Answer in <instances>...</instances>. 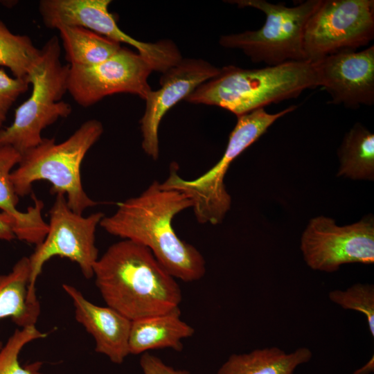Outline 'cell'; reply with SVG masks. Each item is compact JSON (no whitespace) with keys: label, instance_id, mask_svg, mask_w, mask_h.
I'll list each match as a JSON object with an SVG mask.
<instances>
[{"label":"cell","instance_id":"7c38bea8","mask_svg":"<svg viewBox=\"0 0 374 374\" xmlns=\"http://www.w3.org/2000/svg\"><path fill=\"white\" fill-rule=\"evenodd\" d=\"M220 68L195 58H182L176 65L162 73L161 87L149 92L145 109L140 121L141 146L152 159L159 156V127L163 116L175 104L185 99L197 87L216 76Z\"/></svg>","mask_w":374,"mask_h":374},{"label":"cell","instance_id":"4fadbf2b","mask_svg":"<svg viewBox=\"0 0 374 374\" xmlns=\"http://www.w3.org/2000/svg\"><path fill=\"white\" fill-rule=\"evenodd\" d=\"M319 86L330 96L331 103L356 109L374 103V46L343 51L313 63Z\"/></svg>","mask_w":374,"mask_h":374},{"label":"cell","instance_id":"d6986e66","mask_svg":"<svg viewBox=\"0 0 374 374\" xmlns=\"http://www.w3.org/2000/svg\"><path fill=\"white\" fill-rule=\"evenodd\" d=\"M29 277L28 257L20 258L9 273L0 275V319L10 317L21 328L35 326L40 304L28 299ZM2 346L0 341V349Z\"/></svg>","mask_w":374,"mask_h":374},{"label":"cell","instance_id":"8fae6325","mask_svg":"<svg viewBox=\"0 0 374 374\" xmlns=\"http://www.w3.org/2000/svg\"><path fill=\"white\" fill-rule=\"evenodd\" d=\"M152 71L139 53L122 48L98 64L69 65L67 91L84 107L118 93L137 95L145 100L151 91L148 79Z\"/></svg>","mask_w":374,"mask_h":374},{"label":"cell","instance_id":"8992f818","mask_svg":"<svg viewBox=\"0 0 374 374\" xmlns=\"http://www.w3.org/2000/svg\"><path fill=\"white\" fill-rule=\"evenodd\" d=\"M41 50L42 60L28 78L30 96L16 109L12 124L0 130V145L10 146L21 156L42 142L46 127L72 111L62 100L67 91L69 64L62 63L58 37H51Z\"/></svg>","mask_w":374,"mask_h":374},{"label":"cell","instance_id":"6da1fadb","mask_svg":"<svg viewBox=\"0 0 374 374\" xmlns=\"http://www.w3.org/2000/svg\"><path fill=\"white\" fill-rule=\"evenodd\" d=\"M117 206L114 213L101 220L99 225L105 231L149 249L175 278L189 283L204 276V256L179 238L172 227L174 217L193 206L184 193L163 189L154 180L139 195Z\"/></svg>","mask_w":374,"mask_h":374},{"label":"cell","instance_id":"603a6c76","mask_svg":"<svg viewBox=\"0 0 374 374\" xmlns=\"http://www.w3.org/2000/svg\"><path fill=\"white\" fill-rule=\"evenodd\" d=\"M46 336L35 326L17 329L0 349V374H45L40 371L41 362L21 365L19 355L26 344Z\"/></svg>","mask_w":374,"mask_h":374},{"label":"cell","instance_id":"e0dca14e","mask_svg":"<svg viewBox=\"0 0 374 374\" xmlns=\"http://www.w3.org/2000/svg\"><path fill=\"white\" fill-rule=\"evenodd\" d=\"M179 309L132 321L129 351L139 355L148 350L171 348L181 351L183 340L192 337L194 328L181 319Z\"/></svg>","mask_w":374,"mask_h":374},{"label":"cell","instance_id":"9c48e42d","mask_svg":"<svg viewBox=\"0 0 374 374\" xmlns=\"http://www.w3.org/2000/svg\"><path fill=\"white\" fill-rule=\"evenodd\" d=\"M374 37L373 0H321L303 35L306 61L357 51Z\"/></svg>","mask_w":374,"mask_h":374},{"label":"cell","instance_id":"cb8c5ba5","mask_svg":"<svg viewBox=\"0 0 374 374\" xmlns=\"http://www.w3.org/2000/svg\"><path fill=\"white\" fill-rule=\"evenodd\" d=\"M333 303L344 310L362 313L366 318L371 335L374 337V286L356 283L346 290H335L328 294Z\"/></svg>","mask_w":374,"mask_h":374},{"label":"cell","instance_id":"4316f807","mask_svg":"<svg viewBox=\"0 0 374 374\" xmlns=\"http://www.w3.org/2000/svg\"><path fill=\"white\" fill-rule=\"evenodd\" d=\"M15 220L10 215L0 212V240L10 241L15 238L14 233Z\"/></svg>","mask_w":374,"mask_h":374},{"label":"cell","instance_id":"3957f363","mask_svg":"<svg viewBox=\"0 0 374 374\" xmlns=\"http://www.w3.org/2000/svg\"><path fill=\"white\" fill-rule=\"evenodd\" d=\"M319 87L313 63L290 61L260 69L226 66L197 87L184 100L217 106L237 116L265 105L296 98L304 90Z\"/></svg>","mask_w":374,"mask_h":374},{"label":"cell","instance_id":"52a82bcc","mask_svg":"<svg viewBox=\"0 0 374 374\" xmlns=\"http://www.w3.org/2000/svg\"><path fill=\"white\" fill-rule=\"evenodd\" d=\"M321 0H308L296 6L272 3L265 0L226 1L239 8L251 7L265 15L263 26L256 30L222 35L219 43L242 50L254 62L275 66L290 61H306L303 35L306 23Z\"/></svg>","mask_w":374,"mask_h":374},{"label":"cell","instance_id":"484cf974","mask_svg":"<svg viewBox=\"0 0 374 374\" xmlns=\"http://www.w3.org/2000/svg\"><path fill=\"white\" fill-rule=\"evenodd\" d=\"M140 366L143 374H191L185 369H176L147 352L142 354Z\"/></svg>","mask_w":374,"mask_h":374},{"label":"cell","instance_id":"277c9868","mask_svg":"<svg viewBox=\"0 0 374 374\" xmlns=\"http://www.w3.org/2000/svg\"><path fill=\"white\" fill-rule=\"evenodd\" d=\"M103 131L100 121L89 119L62 142L56 143L55 139L44 138L40 144L21 156L10 174L17 195H27L34 182L45 180L51 184V193L65 195L69 207L78 214L98 204L83 189L80 168Z\"/></svg>","mask_w":374,"mask_h":374},{"label":"cell","instance_id":"83f0119b","mask_svg":"<svg viewBox=\"0 0 374 374\" xmlns=\"http://www.w3.org/2000/svg\"><path fill=\"white\" fill-rule=\"evenodd\" d=\"M374 370L373 356L372 358L362 367L354 371L353 374H371Z\"/></svg>","mask_w":374,"mask_h":374},{"label":"cell","instance_id":"9a60e30c","mask_svg":"<svg viewBox=\"0 0 374 374\" xmlns=\"http://www.w3.org/2000/svg\"><path fill=\"white\" fill-rule=\"evenodd\" d=\"M62 287L71 299L75 319L93 337L95 350L114 364H122L130 355L132 321L107 305L90 302L71 285L64 283Z\"/></svg>","mask_w":374,"mask_h":374},{"label":"cell","instance_id":"ac0fdd59","mask_svg":"<svg viewBox=\"0 0 374 374\" xmlns=\"http://www.w3.org/2000/svg\"><path fill=\"white\" fill-rule=\"evenodd\" d=\"M312 357L307 347L290 353L276 346L257 348L231 355L217 374H294L297 367L310 362Z\"/></svg>","mask_w":374,"mask_h":374},{"label":"cell","instance_id":"ffe728a7","mask_svg":"<svg viewBox=\"0 0 374 374\" xmlns=\"http://www.w3.org/2000/svg\"><path fill=\"white\" fill-rule=\"evenodd\" d=\"M57 30L69 65L98 64L122 48L120 43L82 27L64 26Z\"/></svg>","mask_w":374,"mask_h":374},{"label":"cell","instance_id":"2e32d148","mask_svg":"<svg viewBox=\"0 0 374 374\" xmlns=\"http://www.w3.org/2000/svg\"><path fill=\"white\" fill-rule=\"evenodd\" d=\"M21 159V155L13 148L0 145V209L14 219L15 238L37 245L47 233L48 224L42 215L44 203L35 197H33L34 204L26 212L17 209L19 197L15 193L10 174Z\"/></svg>","mask_w":374,"mask_h":374},{"label":"cell","instance_id":"5b68a950","mask_svg":"<svg viewBox=\"0 0 374 374\" xmlns=\"http://www.w3.org/2000/svg\"><path fill=\"white\" fill-rule=\"evenodd\" d=\"M296 108V106L292 105L275 114L260 108L237 116L238 121L229 135L226 148L215 166L199 177L186 180L179 175L177 164L172 163L168 177L160 183V187L184 193L192 202V208L199 223L220 224L231 205V197L224 183L231 163L277 119Z\"/></svg>","mask_w":374,"mask_h":374},{"label":"cell","instance_id":"30bf717a","mask_svg":"<svg viewBox=\"0 0 374 374\" xmlns=\"http://www.w3.org/2000/svg\"><path fill=\"white\" fill-rule=\"evenodd\" d=\"M306 264L314 270L337 271L346 263L374 262V223L371 217L344 226L319 216L310 220L301 239Z\"/></svg>","mask_w":374,"mask_h":374},{"label":"cell","instance_id":"ba28073f","mask_svg":"<svg viewBox=\"0 0 374 374\" xmlns=\"http://www.w3.org/2000/svg\"><path fill=\"white\" fill-rule=\"evenodd\" d=\"M48 231L44 240L28 257L30 277L28 287L30 301H39L36 281L44 265L52 257L66 258L76 262L86 278L93 276V267L98 259L95 233L105 214L97 212L83 217L73 211L62 194L56 195L49 211Z\"/></svg>","mask_w":374,"mask_h":374},{"label":"cell","instance_id":"d4e9b609","mask_svg":"<svg viewBox=\"0 0 374 374\" xmlns=\"http://www.w3.org/2000/svg\"><path fill=\"white\" fill-rule=\"evenodd\" d=\"M30 84L29 78H12L0 69V130L10 109L18 97L28 89Z\"/></svg>","mask_w":374,"mask_h":374},{"label":"cell","instance_id":"7402d4cb","mask_svg":"<svg viewBox=\"0 0 374 374\" xmlns=\"http://www.w3.org/2000/svg\"><path fill=\"white\" fill-rule=\"evenodd\" d=\"M42 60V50L25 35L12 33L0 21V66L8 68L15 78H28Z\"/></svg>","mask_w":374,"mask_h":374},{"label":"cell","instance_id":"5bb4252c","mask_svg":"<svg viewBox=\"0 0 374 374\" xmlns=\"http://www.w3.org/2000/svg\"><path fill=\"white\" fill-rule=\"evenodd\" d=\"M110 3V0H42L39 11L47 28L82 27L132 46L147 62L154 60L159 53V44L136 40L124 33L109 11Z\"/></svg>","mask_w":374,"mask_h":374},{"label":"cell","instance_id":"44dd1931","mask_svg":"<svg viewBox=\"0 0 374 374\" xmlns=\"http://www.w3.org/2000/svg\"><path fill=\"white\" fill-rule=\"evenodd\" d=\"M340 160L338 176L353 179H373L374 135L359 123L344 137L338 150Z\"/></svg>","mask_w":374,"mask_h":374},{"label":"cell","instance_id":"7a4b0ae2","mask_svg":"<svg viewBox=\"0 0 374 374\" xmlns=\"http://www.w3.org/2000/svg\"><path fill=\"white\" fill-rule=\"evenodd\" d=\"M93 276L107 305L131 321L179 309L175 278L149 249L131 240L109 247L95 263Z\"/></svg>","mask_w":374,"mask_h":374}]
</instances>
